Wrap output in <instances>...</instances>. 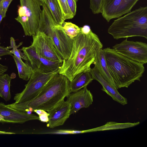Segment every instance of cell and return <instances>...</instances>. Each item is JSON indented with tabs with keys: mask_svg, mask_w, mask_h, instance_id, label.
Segmentation results:
<instances>
[{
	"mask_svg": "<svg viewBox=\"0 0 147 147\" xmlns=\"http://www.w3.org/2000/svg\"><path fill=\"white\" fill-rule=\"evenodd\" d=\"M103 45L98 36L92 30L85 34L80 31L73 39L72 50L69 57L63 60L59 73L71 82L78 74L90 71Z\"/></svg>",
	"mask_w": 147,
	"mask_h": 147,
	"instance_id": "cell-1",
	"label": "cell"
},
{
	"mask_svg": "<svg viewBox=\"0 0 147 147\" xmlns=\"http://www.w3.org/2000/svg\"><path fill=\"white\" fill-rule=\"evenodd\" d=\"M69 82L65 76L57 73L32 99L24 102H15L7 105L29 114H31L35 109L48 111L64 100L70 93Z\"/></svg>",
	"mask_w": 147,
	"mask_h": 147,
	"instance_id": "cell-2",
	"label": "cell"
},
{
	"mask_svg": "<svg viewBox=\"0 0 147 147\" xmlns=\"http://www.w3.org/2000/svg\"><path fill=\"white\" fill-rule=\"evenodd\" d=\"M103 50L116 89L127 88L136 81H140L145 71L144 64L132 60L110 47Z\"/></svg>",
	"mask_w": 147,
	"mask_h": 147,
	"instance_id": "cell-3",
	"label": "cell"
},
{
	"mask_svg": "<svg viewBox=\"0 0 147 147\" xmlns=\"http://www.w3.org/2000/svg\"><path fill=\"white\" fill-rule=\"evenodd\" d=\"M108 32L115 39L134 36L147 38V7H140L114 20Z\"/></svg>",
	"mask_w": 147,
	"mask_h": 147,
	"instance_id": "cell-4",
	"label": "cell"
},
{
	"mask_svg": "<svg viewBox=\"0 0 147 147\" xmlns=\"http://www.w3.org/2000/svg\"><path fill=\"white\" fill-rule=\"evenodd\" d=\"M38 31L42 32L51 40L58 54L63 60L69 57L73 39L65 34L62 25L55 21L48 7L42 3Z\"/></svg>",
	"mask_w": 147,
	"mask_h": 147,
	"instance_id": "cell-5",
	"label": "cell"
},
{
	"mask_svg": "<svg viewBox=\"0 0 147 147\" xmlns=\"http://www.w3.org/2000/svg\"><path fill=\"white\" fill-rule=\"evenodd\" d=\"M18 16L15 20L20 23L26 36H33L38 31L42 2L40 0H20Z\"/></svg>",
	"mask_w": 147,
	"mask_h": 147,
	"instance_id": "cell-6",
	"label": "cell"
},
{
	"mask_svg": "<svg viewBox=\"0 0 147 147\" xmlns=\"http://www.w3.org/2000/svg\"><path fill=\"white\" fill-rule=\"evenodd\" d=\"M57 73L33 70L28 82L25 85L24 89L21 92L15 94L14 97L15 102H27L34 98L49 80Z\"/></svg>",
	"mask_w": 147,
	"mask_h": 147,
	"instance_id": "cell-7",
	"label": "cell"
},
{
	"mask_svg": "<svg viewBox=\"0 0 147 147\" xmlns=\"http://www.w3.org/2000/svg\"><path fill=\"white\" fill-rule=\"evenodd\" d=\"M113 49L117 53L134 61L147 63V44L141 41L128 40L127 38L117 44Z\"/></svg>",
	"mask_w": 147,
	"mask_h": 147,
	"instance_id": "cell-8",
	"label": "cell"
},
{
	"mask_svg": "<svg viewBox=\"0 0 147 147\" xmlns=\"http://www.w3.org/2000/svg\"><path fill=\"white\" fill-rule=\"evenodd\" d=\"M139 0H102L101 13L109 22L131 11Z\"/></svg>",
	"mask_w": 147,
	"mask_h": 147,
	"instance_id": "cell-9",
	"label": "cell"
},
{
	"mask_svg": "<svg viewBox=\"0 0 147 147\" xmlns=\"http://www.w3.org/2000/svg\"><path fill=\"white\" fill-rule=\"evenodd\" d=\"M32 36L31 45L39 55L50 60L62 62L51 38L44 33L38 31Z\"/></svg>",
	"mask_w": 147,
	"mask_h": 147,
	"instance_id": "cell-10",
	"label": "cell"
},
{
	"mask_svg": "<svg viewBox=\"0 0 147 147\" xmlns=\"http://www.w3.org/2000/svg\"><path fill=\"white\" fill-rule=\"evenodd\" d=\"M67 97V101L71 106L70 115L76 113L81 109L88 107L93 102V95L87 87L70 93Z\"/></svg>",
	"mask_w": 147,
	"mask_h": 147,
	"instance_id": "cell-11",
	"label": "cell"
},
{
	"mask_svg": "<svg viewBox=\"0 0 147 147\" xmlns=\"http://www.w3.org/2000/svg\"><path fill=\"white\" fill-rule=\"evenodd\" d=\"M71 108L70 104L67 100H63L47 111L49 114L48 126L53 128L63 125L70 115Z\"/></svg>",
	"mask_w": 147,
	"mask_h": 147,
	"instance_id": "cell-12",
	"label": "cell"
},
{
	"mask_svg": "<svg viewBox=\"0 0 147 147\" xmlns=\"http://www.w3.org/2000/svg\"><path fill=\"white\" fill-rule=\"evenodd\" d=\"M0 115L3 118V122L23 123L30 120H39L37 115L18 111L2 102H0Z\"/></svg>",
	"mask_w": 147,
	"mask_h": 147,
	"instance_id": "cell-13",
	"label": "cell"
},
{
	"mask_svg": "<svg viewBox=\"0 0 147 147\" xmlns=\"http://www.w3.org/2000/svg\"><path fill=\"white\" fill-rule=\"evenodd\" d=\"M89 72L93 79L102 85L101 90L111 96L113 100L123 105L127 104V98L121 95L117 89L104 79L95 67L91 68Z\"/></svg>",
	"mask_w": 147,
	"mask_h": 147,
	"instance_id": "cell-14",
	"label": "cell"
},
{
	"mask_svg": "<svg viewBox=\"0 0 147 147\" xmlns=\"http://www.w3.org/2000/svg\"><path fill=\"white\" fill-rule=\"evenodd\" d=\"M93 64L103 78L116 88L115 84L107 64L103 49H100Z\"/></svg>",
	"mask_w": 147,
	"mask_h": 147,
	"instance_id": "cell-15",
	"label": "cell"
},
{
	"mask_svg": "<svg viewBox=\"0 0 147 147\" xmlns=\"http://www.w3.org/2000/svg\"><path fill=\"white\" fill-rule=\"evenodd\" d=\"M93 80L89 71H84L77 74L69 82L70 93L76 92L86 87Z\"/></svg>",
	"mask_w": 147,
	"mask_h": 147,
	"instance_id": "cell-16",
	"label": "cell"
},
{
	"mask_svg": "<svg viewBox=\"0 0 147 147\" xmlns=\"http://www.w3.org/2000/svg\"><path fill=\"white\" fill-rule=\"evenodd\" d=\"M21 50L26 58V63L30 65L33 70L41 71L42 63L41 56L36 53L32 46L23 47Z\"/></svg>",
	"mask_w": 147,
	"mask_h": 147,
	"instance_id": "cell-17",
	"label": "cell"
},
{
	"mask_svg": "<svg viewBox=\"0 0 147 147\" xmlns=\"http://www.w3.org/2000/svg\"><path fill=\"white\" fill-rule=\"evenodd\" d=\"M45 3L48 7L55 22L62 25L64 22L62 12L57 0H45Z\"/></svg>",
	"mask_w": 147,
	"mask_h": 147,
	"instance_id": "cell-18",
	"label": "cell"
},
{
	"mask_svg": "<svg viewBox=\"0 0 147 147\" xmlns=\"http://www.w3.org/2000/svg\"><path fill=\"white\" fill-rule=\"evenodd\" d=\"M140 123L138 122L133 123L127 122L118 123L114 122H109L105 125L91 129L87 130V132L102 131L109 130L122 129L129 128L136 126Z\"/></svg>",
	"mask_w": 147,
	"mask_h": 147,
	"instance_id": "cell-19",
	"label": "cell"
},
{
	"mask_svg": "<svg viewBox=\"0 0 147 147\" xmlns=\"http://www.w3.org/2000/svg\"><path fill=\"white\" fill-rule=\"evenodd\" d=\"M11 79L8 74L0 75V97L6 101L9 100L11 97L10 85Z\"/></svg>",
	"mask_w": 147,
	"mask_h": 147,
	"instance_id": "cell-20",
	"label": "cell"
},
{
	"mask_svg": "<svg viewBox=\"0 0 147 147\" xmlns=\"http://www.w3.org/2000/svg\"><path fill=\"white\" fill-rule=\"evenodd\" d=\"M11 55L16 64L19 78L26 81L29 80L33 71L32 68L15 55Z\"/></svg>",
	"mask_w": 147,
	"mask_h": 147,
	"instance_id": "cell-21",
	"label": "cell"
},
{
	"mask_svg": "<svg viewBox=\"0 0 147 147\" xmlns=\"http://www.w3.org/2000/svg\"><path fill=\"white\" fill-rule=\"evenodd\" d=\"M62 26L67 35L73 39L78 34L80 31V28L71 22H64Z\"/></svg>",
	"mask_w": 147,
	"mask_h": 147,
	"instance_id": "cell-22",
	"label": "cell"
},
{
	"mask_svg": "<svg viewBox=\"0 0 147 147\" xmlns=\"http://www.w3.org/2000/svg\"><path fill=\"white\" fill-rule=\"evenodd\" d=\"M10 46L6 47L8 49L12 48V50L10 51V52L11 53L14 54V55L16 57L20 60H22V58L24 60L26 61V58L23 52H22L21 49H18V48L22 44L23 42H20L18 45H16L15 40L14 38L12 37L10 38Z\"/></svg>",
	"mask_w": 147,
	"mask_h": 147,
	"instance_id": "cell-23",
	"label": "cell"
},
{
	"mask_svg": "<svg viewBox=\"0 0 147 147\" xmlns=\"http://www.w3.org/2000/svg\"><path fill=\"white\" fill-rule=\"evenodd\" d=\"M58 1L62 12L64 20L73 18L74 16L69 7L67 0H58Z\"/></svg>",
	"mask_w": 147,
	"mask_h": 147,
	"instance_id": "cell-24",
	"label": "cell"
},
{
	"mask_svg": "<svg viewBox=\"0 0 147 147\" xmlns=\"http://www.w3.org/2000/svg\"><path fill=\"white\" fill-rule=\"evenodd\" d=\"M90 8L93 14L101 13L102 0H90Z\"/></svg>",
	"mask_w": 147,
	"mask_h": 147,
	"instance_id": "cell-25",
	"label": "cell"
},
{
	"mask_svg": "<svg viewBox=\"0 0 147 147\" xmlns=\"http://www.w3.org/2000/svg\"><path fill=\"white\" fill-rule=\"evenodd\" d=\"M13 0H2L0 3V8L1 9L4 18L8 8Z\"/></svg>",
	"mask_w": 147,
	"mask_h": 147,
	"instance_id": "cell-26",
	"label": "cell"
},
{
	"mask_svg": "<svg viewBox=\"0 0 147 147\" xmlns=\"http://www.w3.org/2000/svg\"><path fill=\"white\" fill-rule=\"evenodd\" d=\"M69 7L74 16L76 14V2L74 0H67Z\"/></svg>",
	"mask_w": 147,
	"mask_h": 147,
	"instance_id": "cell-27",
	"label": "cell"
},
{
	"mask_svg": "<svg viewBox=\"0 0 147 147\" xmlns=\"http://www.w3.org/2000/svg\"><path fill=\"white\" fill-rule=\"evenodd\" d=\"M10 51L6 47L0 46V57L7 55H11L12 54L10 53Z\"/></svg>",
	"mask_w": 147,
	"mask_h": 147,
	"instance_id": "cell-28",
	"label": "cell"
},
{
	"mask_svg": "<svg viewBox=\"0 0 147 147\" xmlns=\"http://www.w3.org/2000/svg\"><path fill=\"white\" fill-rule=\"evenodd\" d=\"M80 28V31L85 34H88L91 30L90 26L88 25H85Z\"/></svg>",
	"mask_w": 147,
	"mask_h": 147,
	"instance_id": "cell-29",
	"label": "cell"
},
{
	"mask_svg": "<svg viewBox=\"0 0 147 147\" xmlns=\"http://www.w3.org/2000/svg\"><path fill=\"white\" fill-rule=\"evenodd\" d=\"M48 115L42 114L38 115L39 120L44 122H47L49 121Z\"/></svg>",
	"mask_w": 147,
	"mask_h": 147,
	"instance_id": "cell-30",
	"label": "cell"
},
{
	"mask_svg": "<svg viewBox=\"0 0 147 147\" xmlns=\"http://www.w3.org/2000/svg\"><path fill=\"white\" fill-rule=\"evenodd\" d=\"M8 69V67L6 65H3L0 63V75L4 74Z\"/></svg>",
	"mask_w": 147,
	"mask_h": 147,
	"instance_id": "cell-31",
	"label": "cell"
},
{
	"mask_svg": "<svg viewBox=\"0 0 147 147\" xmlns=\"http://www.w3.org/2000/svg\"><path fill=\"white\" fill-rule=\"evenodd\" d=\"M34 111L38 115L45 114L49 115L48 113L46 111L42 109H35Z\"/></svg>",
	"mask_w": 147,
	"mask_h": 147,
	"instance_id": "cell-32",
	"label": "cell"
},
{
	"mask_svg": "<svg viewBox=\"0 0 147 147\" xmlns=\"http://www.w3.org/2000/svg\"><path fill=\"white\" fill-rule=\"evenodd\" d=\"M4 18L3 13L0 8V25L2 19Z\"/></svg>",
	"mask_w": 147,
	"mask_h": 147,
	"instance_id": "cell-33",
	"label": "cell"
},
{
	"mask_svg": "<svg viewBox=\"0 0 147 147\" xmlns=\"http://www.w3.org/2000/svg\"><path fill=\"white\" fill-rule=\"evenodd\" d=\"M3 119V117L1 115H0V121L2 122Z\"/></svg>",
	"mask_w": 147,
	"mask_h": 147,
	"instance_id": "cell-34",
	"label": "cell"
},
{
	"mask_svg": "<svg viewBox=\"0 0 147 147\" xmlns=\"http://www.w3.org/2000/svg\"><path fill=\"white\" fill-rule=\"evenodd\" d=\"M40 1L42 2L45 3V0H40Z\"/></svg>",
	"mask_w": 147,
	"mask_h": 147,
	"instance_id": "cell-35",
	"label": "cell"
},
{
	"mask_svg": "<svg viewBox=\"0 0 147 147\" xmlns=\"http://www.w3.org/2000/svg\"><path fill=\"white\" fill-rule=\"evenodd\" d=\"M76 2H77L78 0H74Z\"/></svg>",
	"mask_w": 147,
	"mask_h": 147,
	"instance_id": "cell-36",
	"label": "cell"
},
{
	"mask_svg": "<svg viewBox=\"0 0 147 147\" xmlns=\"http://www.w3.org/2000/svg\"><path fill=\"white\" fill-rule=\"evenodd\" d=\"M2 0H0V3L1 2V1Z\"/></svg>",
	"mask_w": 147,
	"mask_h": 147,
	"instance_id": "cell-37",
	"label": "cell"
},
{
	"mask_svg": "<svg viewBox=\"0 0 147 147\" xmlns=\"http://www.w3.org/2000/svg\"><path fill=\"white\" fill-rule=\"evenodd\" d=\"M0 38H1V37H0Z\"/></svg>",
	"mask_w": 147,
	"mask_h": 147,
	"instance_id": "cell-38",
	"label": "cell"
},
{
	"mask_svg": "<svg viewBox=\"0 0 147 147\" xmlns=\"http://www.w3.org/2000/svg\"></svg>",
	"mask_w": 147,
	"mask_h": 147,
	"instance_id": "cell-39",
	"label": "cell"
}]
</instances>
